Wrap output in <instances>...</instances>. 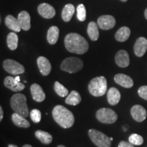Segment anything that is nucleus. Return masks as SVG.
I'll list each match as a JSON object with an SVG mask.
<instances>
[{"label": "nucleus", "mask_w": 147, "mask_h": 147, "mask_svg": "<svg viewBox=\"0 0 147 147\" xmlns=\"http://www.w3.org/2000/svg\"><path fill=\"white\" fill-rule=\"evenodd\" d=\"M65 47L69 52L82 55L87 53L89 49V43L86 39L76 33H71L65 36Z\"/></svg>", "instance_id": "1"}, {"label": "nucleus", "mask_w": 147, "mask_h": 147, "mask_svg": "<svg viewBox=\"0 0 147 147\" xmlns=\"http://www.w3.org/2000/svg\"><path fill=\"white\" fill-rule=\"evenodd\" d=\"M52 115L55 122L63 128H70L74 123V117L72 113L61 105L55 106Z\"/></svg>", "instance_id": "2"}, {"label": "nucleus", "mask_w": 147, "mask_h": 147, "mask_svg": "<svg viewBox=\"0 0 147 147\" xmlns=\"http://www.w3.org/2000/svg\"><path fill=\"white\" fill-rule=\"evenodd\" d=\"M26 101V97L22 93L14 94L10 100V105L14 110V113L23 116L25 118L28 117L29 114Z\"/></svg>", "instance_id": "3"}, {"label": "nucleus", "mask_w": 147, "mask_h": 147, "mask_svg": "<svg viewBox=\"0 0 147 147\" xmlns=\"http://www.w3.org/2000/svg\"><path fill=\"white\" fill-rule=\"evenodd\" d=\"M88 89L89 93L93 96H102L107 91V80L104 76L95 77L90 81Z\"/></svg>", "instance_id": "4"}, {"label": "nucleus", "mask_w": 147, "mask_h": 147, "mask_svg": "<svg viewBox=\"0 0 147 147\" xmlns=\"http://www.w3.org/2000/svg\"><path fill=\"white\" fill-rule=\"evenodd\" d=\"M83 61L80 59L71 57L66 58L61 64V69L68 73H76L83 67Z\"/></svg>", "instance_id": "5"}, {"label": "nucleus", "mask_w": 147, "mask_h": 147, "mask_svg": "<svg viewBox=\"0 0 147 147\" xmlns=\"http://www.w3.org/2000/svg\"><path fill=\"white\" fill-rule=\"evenodd\" d=\"M89 136L94 144L97 147H111V140L106 134L98 130L90 129Z\"/></svg>", "instance_id": "6"}, {"label": "nucleus", "mask_w": 147, "mask_h": 147, "mask_svg": "<svg viewBox=\"0 0 147 147\" xmlns=\"http://www.w3.org/2000/svg\"><path fill=\"white\" fill-rule=\"evenodd\" d=\"M96 118L102 123L112 124L117 121L118 116L113 110L107 108H103L97 111Z\"/></svg>", "instance_id": "7"}, {"label": "nucleus", "mask_w": 147, "mask_h": 147, "mask_svg": "<svg viewBox=\"0 0 147 147\" xmlns=\"http://www.w3.org/2000/svg\"><path fill=\"white\" fill-rule=\"evenodd\" d=\"M3 67L7 72L12 75L17 76L25 72V67L23 65L12 59H5L3 62Z\"/></svg>", "instance_id": "8"}, {"label": "nucleus", "mask_w": 147, "mask_h": 147, "mask_svg": "<svg viewBox=\"0 0 147 147\" xmlns=\"http://www.w3.org/2000/svg\"><path fill=\"white\" fill-rule=\"evenodd\" d=\"M116 20L111 15L101 16L97 19V25L103 30H108L115 26Z\"/></svg>", "instance_id": "9"}, {"label": "nucleus", "mask_w": 147, "mask_h": 147, "mask_svg": "<svg viewBox=\"0 0 147 147\" xmlns=\"http://www.w3.org/2000/svg\"><path fill=\"white\" fill-rule=\"evenodd\" d=\"M38 12L41 16L45 18H52L56 14V11L52 5L47 3H41L38 5Z\"/></svg>", "instance_id": "10"}, {"label": "nucleus", "mask_w": 147, "mask_h": 147, "mask_svg": "<svg viewBox=\"0 0 147 147\" xmlns=\"http://www.w3.org/2000/svg\"><path fill=\"white\" fill-rule=\"evenodd\" d=\"M131 115L136 121L142 122L146 118V110L142 106L135 105L131 108Z\"/></svg>", "instance_id": "11"}, {"label": "nucleus", "mask_w": 147, "mask_h": 147, "mask_svg": "<svg viewBox=\"0 0 147 147\" xmlns=\"http://www.w3.org/2000/svg\"><path fill=\"white\" fill-rule=\"evenodd\" d=\"M4 85L14 92L21 91L25 89V85L23 83L17 81L15 78L12 76H7L5 78Z\"/></svg>", "instance_id": "12"}, {"label": "nucleus", "mask_w": 147, "mask_h": 147, "mask_svg": "<svg viewBox=\"0 0 147 147\" xmlns=\"http://www.w3.org/2000/svg\"><path fill=\"white\" fill-rule=\"evenodd\" d=\"M134 53L138 57H141L145 54L147 50V39L144 37L138 38L134 47Z\"/></svg>", "instance_id": "13"}, {"label": "nucleus", "mask_w": 147, "mask_h": 147, "mask_svg": "<svg viewBox=\"0 0 147 147\" xmlns=\"http://www.w3.org/2000/svg\"><path fill=\"white\" fill-rule=\"evenodd\" d=\"M38 68L43 76H48L51 71V64L49 60L45 57L40 56L37 59Z\"/></svg>", "instance_id": "14"}, {"label": "nucleus", "mask_w": 147, "mask_h": 147, "mask_svg": "<svg viewBox=\"0 0 147 147\" xmlns=\"http://www.w3.org/2000/svg\"><path fill=\"white\" fill-rule=\"evenodd\" d=\"M114 80L116 83H117L121 87L125 88H131L134 85V81L131 77L124 74H117L115 76Z\"/></svg>", "instance_id": "15"}, {"label": "nucleus", "mask_w": 147, "mask_h": 147, "mask_svg": "<svg viewBox=\"0 0 147 147\" xmlns=\"http://www.w3.org/2000/svg\"><path fill=\"white\" fill-rule=\"evenodd\" d=\"M115 63L119 67H127L129 65V57L127 52L125 50L118 51L115 56Z\"/></svg>", "instance_id": "16"}, {"label": "nucleus", "mask_w": 147, "mask_h": 147, "mask_svg": "<svg viewBox=\"0 0 147 147\" xmlns=\"http://www.w3.org/2000/svg\"><path fill=\"white\" fill-rule=\"evenodd\" d=\"M18 21L21 29L28 31L31 28V16L27 11H21L18 15Z\"/></svg>", "instance_id": "17"}, {"label": "nucleus", "mask_w": 147, "mask_h": 147, "mask_svg": "<svg viewBox=\"0 0 147 147\" xmlns=\"http://www.w3.org/2000/svg\"><path fill=\"white\" fill-rule=\"evenodd\" d=\"M31 93L34 100L37 102H42L45 100V93L42 88L38 84H33L30 87Z\"/></svg>", "instance_id": "18"}, {"label": "nucleus", "mask_w": 147, "mask_h": 147, "mask_svg": "<svg viewBox=\"0 0 147 147\" xmlns=\"http://www.w3.org/2000/svg\"><path fill=\"white\" fill-rule=\"evenodd\" d=\"M108 102L110 105H117L121 100V93L117 88L111 87L107 93Z\"/></svg>", "instance_id": "19"}, {"label": "nucleus", "mask_w": 147, "mask_h": 147, "mask_svg": "<svg viewBox=\"0 0 147 147\" xmlns=\"http://www.w3.org/2000/svg\"><path fill=\"white\" fill-rule=\"evenodd\" d=\"M5 24L8 29L14 32H20L21 27L18 23V18L9 14L5 18Z\"/></svg>", "instance_id": "20"}, {"label": "nucleus", "mask_w": 147, "mask_h": 147, "mask_svg": "<svg viewBox=\"0 0 147 147\" xmlns=\"http://www.w3.org/2000/svg\"><path fill=\"white\" fill-rule=\"evenodd\" d=\"M12 122L16 126L23 128H28L30 127V123L25 117L18 115L17 113H14L12 115Z\"/></svg>", "instance_id": "21"}, {"label": "nucleus", "mask_w": 147, "mask_h": 147, "mask_svg": "<svg viewBox=\"0 0 147 147\" xmlns=\"http://www.w3.org/2000/svg\"><path fill=\"white\" fill-rule=\"evenodd\" d=\"M98 27V25L93 21L90 22L88 25L87 34L89 35L90 39L93 41H96L98 40L99 36H100Z\"/></svg>", "instance_id": "22"}, {"label": "nucleus", "mask_w": 147, "mask_h": 147, "mask_svg": "<svg viewBox=\"0 0 147 147\" xmlns=\"http://www.w3.org/2000/svg\"><path fill=\"white\" fill-rule=\"evenodd\" d=\"M59 35V29L57 26H52L47 33V41L50 45H55L57 42Z\"/></svg>", "instance_id": "23"}, {"label": "nucleus", "mask_w": 147, "mask_h": 147, "mask_svg": "<svg viewBox=\"0 0 147 147\" xmlns=\"http://www.w3.org/2000/svg\"><path fill=\"white\" fill-rule=\"evenodd\" d=\"M131 31L127 27H122L117 31L115 34V39L118 42H125L129 38Z\"/></svg>", "instance_id": "24"}, {"label": "nucleus", "mask_w": 147, "mask_h": 147, "mask_svg": "<svg viewBox=\"0 0 147 147\" xmlns=\"http://www.w3.org/2000/svg\"><path fill=\"white\" fill-rule=\"evenodd\" d=\"M75 8L74 6L71 3L65 5L63 10H62L61 17L65 22H69L72 18V16L74 14Z\"/></svg>", "instance_id": "25"}, {"label": "nucleus", "mask_w": 147, "mask_h": 147, "mask_svg": "<svg viewBox=\"0 0 147 147\" xmlns=\"http://www.w3.org/2000/svg\"><path fill=\"white\" fill-rule=\"evenodd\" d=\"M35 136L42 143L45 144H49L52 142L53 136L47 131L38 130L35 133Z\"/></svg>", "instance_id": "26"}, {"label": "nucleus", "mask_w": 147, "mask_h": 147, "mask_svg": "<svg viewBox=\"0 0 147 147\" xmlns=\"http://www.w3.org/2000/svg\"><path fill=\"white\" fill-rule=\"evenodd\" d=\"M81 102V97L78 92L76 91H72L67 95L65 100V103L68 105L76 106Z\"/></svg>", "instance_id": "27"}, {"label": "nucleus", "mask_w": 147, "mask_h": 147, "mask_svg": "<svg viewBox=\"0 0 147 147\" xmlns=\"http://www.w3.org/2000/svg\"><path fill=\"white\" fill-rule=\"evenodd\" d=\"M18 38L17 34L14 32H11L7 36V45L11 51H14L18 47Z\"/></svg>", "instance_id": "28"}, {"label": "nucleus", "mask_w": 147, "mask_h": 147, "mask_svg": "<svg viewBox=\"0 0 147 147\" xmlns=\"http://www.w3.org/2000/svg\"><path fill=\"white\" fill-rule=\"evenodd\" d=\"M54 89L55 91L59 96L64 97L67 95H68V90L64 87L63 84H61L59 82L56 81L54 84Z\"/></svg>", "instance_id": "29"}, {"label": "nucleus", "mask_w": 147, "mask_h": 147, "mask_svg": "<svg viewBox=\"0 0 147 147\" xmlns=\"http://www.w3.org/2000/svg\"><path fill=\"white\" fill-rule=\"evenodd\" d=\"M129 142L134 145L140 146V145H142L143 144L144 139L140 135H138L137 134H133L129 137Z\"/></svg>", "instance_id": "30"}, {"label": "nucleus", "mask_w": 147, "mask_h": 147, "mask_svg": "<svg viewBox=\"0 0 147 147\" xmlns=\"http://www.w3.org/2000/svg\"><path fill=\"white\" fill-rule=\"evenodd\" d=\"M77 18L80 21L86 20V8L83 4H80L77 7Z\"/></svg>", "instance_id": "31"}, {"label": "nucleus", "mask_w": 147, "mask_h": 147, "mask_svg": "<svg viewBox=\"0 0 147 147\" xmlns=\"http://www.w3.org/2000/svg\"><path fill=\"white\" fill-rule=\"evenodd\" d=\"M30 117L32 119L33 122L38 123L41 121L42 119V114L41 112L38 109H34L31 111L30 113Z\"/></svg>", "instance_id": "32"}, {"label": "nucleus", "mask_w": 147, "mask_h": 147, "mask_svg": "<svg viewBox=\"0 0 147 147\" xmlns=\"http://www.w3.org/2000/svg\"><path fill=\"white\" fill-rule=\"evenodd\" d=\"M138 93L140 97L145 100H147V86H142L140 87Z\"/></svg>", "instance_id": "33"}, {"label": "nucleus", "mask_w": 147, "mask_h": 147, "mask_svg": "<svg viewBox=\"0 0 147 147\" xmlns=\"http://www.w3.org/2000/svg\"><path fill=\"white\" fill-rule=\"evenodd\" d=\"M118 147H134V144L129 142H126V141H121L119 144Z\"/></svg>", "instance_id": "34"}, {"label": "nucleus", "mask_w": 147, "mask_h": 147, "mask_svg": "<svg viewBox=\"0 0 147 147\" xmlns=\"http://www.w3.org/2000/svg\"><path fill=\"white\" fill-rule=\"evenodd\" d=\"M3 108L2 107H0V121H1L3 119Z\"/></svg>", "instance_id": "35"}, {"label": "nucleus", "mask_w": 147, "mask_h": 147, "mask_svg": "<svg viewBox=\"0 0 147 147\" xmlns=\"http://www.w3.org/2000/svg\"><path fill=\"white\" fill-rule=\"evenodd\" d=\"M144 16H145V18H146V19H147V8L146 9V10H145Z\"/></svg>", "instance_id": "36"}, {"label": "nucleus", "mask_w": 147, "mask_h": 147, "mask_svg": "<svg viewBox=\"0 0 147 147\" xmlns=\"http://www.w3.org/2000/svg\"><path fill=\"white\" fill-rule=\"evenodd\" d=\"M8 147H18V146H16V145H14V144H9Z\"/></svg>", "instance_id": "37"}, {"label": "nucleus", "mask_w": 147, "mask_h": 147, "mask_svg": "<svg viewBox=\"0 0 147 147\" xmlns=\"http://www.w3.org/2000/svg\"><path fill=\"white\" fill-rule=\"evenodd\" d=\"M15 78H16V80H17V81L20 82V80H21V79H20V77L19 76H16V77H15Z\"/></svg>", "instance_id": "38"}, {"label": "nucleus", "mask_w": 147, "mask_h": 147, "mask_svg": "<svg viewBox=\"0 0 147 147\" xmlns=\"http://www.w3.org/2000/svg\"><path fill=\"white\" fill-rule=\"evenodd\" d=\"M23 147H33V146H31V145H29V144H25Z\"/></svg>", "instance_id": "39"}, {"label": "nucleus", "mask_w": 147, "mask_h": 147, "mask_svg": "<svg viewBox=\"0 0 147 147\" xmlns=\"http://www.w3.org/2000/svg\"><path fill=\"white\" fill-rule=\"evenodd\" d=\"M57 147H65V146H63V145H59Z\"/></svg>", "instance_id": "40"}, {"label": "nucleus", "mask_w": 147, "mask_h": 147, "mask_svg": "<svg viewBox=\"0 0 147 147\" xmlns=\"http://www.w3.org/2000/svg\"><path fill=\"white\" fill-rule=\"evenodd\" d=\"M120 1H123V2H125V1H127V0H120Z\"/></svg>", "instance_id": "41"}, {"label": "nucleus", "mask_w": 147, "mask_h": 147, "mask_svg": "<svg viewBox=\"0 0 147 147\" xmlns=\"http://www.w3.org/2000/svg\"><path fill=\"white\" fill-rule=\"evenodd\" d=\"M110 140H111V141H113V138H110Z\"/></svg>", "instance_id": "42"}]
</instances>
